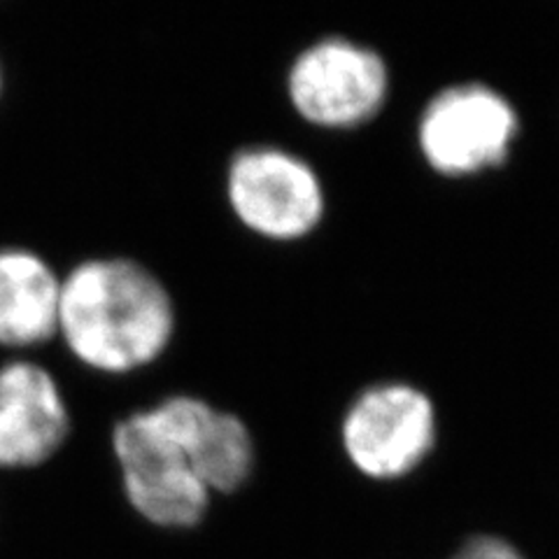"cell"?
<instances>
[{"instance_id":"6da1fadb","label":"cell","mask_w":559,"mask_h":559,"mask_svg":"<svg viewBox=\"0 0 559 559\" xmlns=\"http://www.w3.org/2000/svg\"><path fill=\"white\" fill-rule=\"evenodd\" d=\"M178 334V306L159 273L124 254L86 257L61 273L57 341L82 369L131 376Z\"/></svg>"},{"instance_id":"7a4b0ae2","label":"cell","mask_w":559,"mask_h":559,"mask_svg":"<svg viewBox=\"0 0 559 559\" xmlns=\"http://www.w3.org/2000/svg\"><path fill=\"white\" fill-rule=\"evenodd\" d=\"M110 462L121 501L150 530L194 532L217 501L159 401L117 419Z\"/></svg>"},{"instance_id":"3957f363","label":"cell","mask_w":559,"mask_h":559,"mask_svg":"<svg viewBox=\"0 0 559 559\" xmlns=\"http://www.w3.org/2000/svg\"><path fill=\"white\" fill-rule=\"evenodd\" d=\"M441 445V411L413 380L364 384L338 419L341 462L371 485H401L433 462Z\"/></svg>"},{"instance_id":"277c9868","label":"cell","mask_w":559,"mask_h":559,"mask_svg":"<svg viewBox=\"0 0 559 559\" xmlns=\"http://www.w3.org/2000/svg\"><path fill=\"white\" fill-rule=\"evenodd\" d=\"M522 135L518 105L499 86L464 80L436 90L415 119V150L443 180H474L511 162Z\"/></svg>"},{"instance_id":"5b68a950","label":"cell","mask_w":559,"mask_h":559,"mask_svg":"<svg viewBox=\"0 0 559 559\" xmlns=\"http://www.w3.org/2000/svg\"><path fill=\"white\" fill-rule=\"evenodd\" d=\"M394 86L388 57L345 33H326L304 45L285 70V98L304 124L349 133L373 124Z\"/></svg>"},{"instance_id":"8992f818","label":"cell","mask_w":559,"mask_h":559,"mask_svg":"<svg viewBox=\"0 0 559 559\" xmlns=\"http://www.w3.org/2000/svg\"><path fill=\"white\" fill-rule=\"evenodd\" d=\"M224 199L245 231L275 245L312 238L329 215V191L318 166L277 143L242 145L229 156Z\"/></svg>"},{"instance_id":"52a82bcc","label":"cell","mask_w":559,"mask_h":559,"mask_svg":"<svg viewBox=\"0 0 559 559\" xmlns=\"http://www.w3.org/2000/svg\"><path fill=\"white\" fill-rule=\"evenodd\" d=\"M73 436L59 378L20 355L0 364V476H31L57 462Z\"/></svg>"},{"instance_id":"ba28073f","label":"cell","mask_w":559,"mask_h":559,"mask_svg":"<svg viewBox=\"0 0 559 559\" xmlns=\"http://www.w3.org/2000/svg\"><path fill=\"white\" fill-rule=\"evenodd\" d=\"M162 406L194 454L199 476L215 499L238 497L252 485L261 454L242 415L189 392L164 396Z\"/></svg>"},{"instance_id":"9c48e42d","label":"cell","mask_w":559,"mask_h":559,"mask_svg":"<svg viewBox=\"0 0 559 559\" xmlns=\"http://www.w3.org/2000/svg\"><path fill=\"white\" fill-rule=\"evenodd\" d=\"M61 273L24 245H0V347L20 357L57 341Z\"/></svg>"},{"instance_id":"30bf717a","label":"cell","mask_w":559,"mask_h":559,"mask_svg":"<svg viewBox=\"0 0 559 559\" xmlns=\"http://www.w3.org/2000/svg\"><path fill=\"white\" fill-rule=\"evenodd\" d=\"M448 559H527L511 540L497 534H474Z\"/></svg>"},{"instance_id":"8fae6325","label":"cell","mask_w":559,"mask_h":559,"mask_svg":"<svg viewBox=\"0 0 559 559\" xmlns=\"http://www.w3.org/2000/svg\"><path fill=\"white\" fill-rule=\"evenodd\" d=\"M5 92V70H3V61H0V98H3Z\"/></svg>"}]
</instances>
